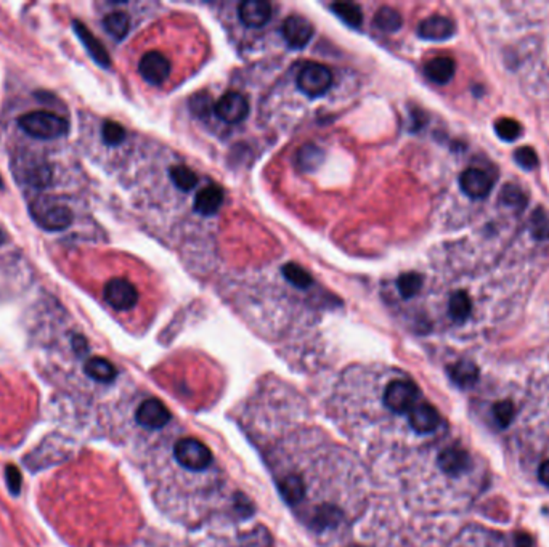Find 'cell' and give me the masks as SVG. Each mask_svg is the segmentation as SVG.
Wrapping results in <instances>:
<instances>
[{
  "mask_svg": "<svg viewBox=\"0 0 549 547\" xmlns=\"http://www.w3.org/2000/svg\"><path fill=\"white\" fill-rule=\"evenodd\" d=\"M10 166L18 184H23L24 186L42 190L52 184L53 170L44 156L34 153L15 154Z\"/></svg>",
  "mask_w": 549,
  "mask_h": 547,
  "instance_id": "obj_1",
  "label": "cell"
},
{
  "mask_svg": "<svg viewBox=\"0 0 549 547\" xmlns=\"http://www.w3.org/2000/svg\"><path fill=\"white\" fill-rule=\"evenodd\" d=\"M29 214L40 228L47 232H63L69 228L74 214L66 204L55 203L48 198H38L29 205Z\"/></svg>",
  "mask_w": 549,
  "mask_h": 547,
  "instance_id": "obj_2",
  "label": "cell"
},
{
  "mask_svg": "<svg viewBox=\"0 0 549 547\" xmlns=\"http://www.w3.org/2000/svg\"><path fill=\"white\" fill-rule=\"evenodd\" d=\"M21 129L34 138L55 140L68 133V119L48 111H33L18 119Z\"/></svg>",
  "mask_w": 549,
  "mask_h": 547,
  "instance_id": "obj_3",
  "label": "cell"
},
{
  "mask_svg": "<svg viewBox=\"0 0 549 547\" xmlns=\"http://www.w3.org/2000/svg\"><path fill=\"white\" fill-rule=\"evenodd\" d=\"M174 456H176L180 466L193 472L206 470L213 463L210 449L196 439L179 440L174 446Z\"/></svg>",
  "mask_w": 549,
  "mask_h": 547,
  "instance_id": "obj_4",
  "label": "cell"
},
{
  "mask_svg": "<svg viewBox=\"0 0 549 547\" xmlns=\"http://www.w3.org/2000/svg\"><path fill=\"white\" fill-rule=\"evenodd\" d=\"M299 90L310 98H317L328 92L333 85V72L319 63L305 64L295 79Z\"/></svg>",
  "mask_w": 549,
  "mask_h": 547,
  "instance_id": "obj_5",
  "label": "cell"
},
{
  "mask_svg": "<svg viewBox=\"0 0 549 547\" xmlns=\"http://www.w3.org/2000/svg\"><path fill=\"white\" fill-rule=\"evenodd\" d=\"M418 397L419 390L412 380L397 379L392 380L390 384L385 387L384 405L387 406L390 411L397 412V415H403V412H409L414 408Z\"/></svg>",
  "mask_w": 549,
  "mask_h": 547,
  "instance_id": "obj_6",
  "label": "cell"
},
{
  "mask_svg": "<svg viewBox=\"0 0 549 547\" xmlns=\"http://www.w3.org/2000/svg\"><path fill=\"white\" fill-rule=\"evenodd\" d=\"M103 297L108 305L119 312L134 308L138 302L135 286L124 278L110 279L103 288Z\"/></svg>",
  "mask_w": 549,
  "mask_h": 547,
  "instance_id": "obj_7",
  "label": "cell"
},
{
  "mask_svg": "<svg viewBox=\"0 0 549 547\" xmlns=\"http://www.w3.org/2000/svg\"><path fill=\"white\" fill-rule=\"evenodd\" d=\"M217 118L227 124H239L249 116V101L243 94L228 92L214 105Z\"/></svg>",
  "mask_w": 549,
  "mask_h": 547,
  "instance_id": "obj_8",
  "label": "cell"
},
{
  "mask_svg": "<svg viewBox=\"0 0 549 547\" xmlns=\"http://www.w3.org/2000/svg\"><path fill=\"white\" fill-rule=\"evenodd\" d=\"M138 71L148 84L161 85L171 76V62L161 52L153 50L143 55L138 63Z\"/></svg>",
  "mask_w": 549,
  "mask_h": 547,
  "instance_id": "obj_9",
  "label": "cell"
},
{
  "mask_svg": "<svg viewBox=\"0 0 549 547\" xmlns=\"http://www.w3.org/2000/svg\"><path fill=\"white\" fill-rule=\"evenodd\" d=\"M137 422L147 429H162L171 421V411L158 398H148L138 406L135 412Z\"/></svg>",
  "mask_w": 549,
  "mask_h": 547,
  "instance_id": "obj_10",
  "label": "cell"
},
{
  "mask_svg": "<svg viewBox=\"0 0 549 547\" xmlns=\"http://www.w3.org/2000/svg\"><path fill=\"white\" fill-rule=\"evenodd\" d=\"M460 186L466 196L472 199H484L492 191L493 180L488 177L484 170L470 167L461 174Z\"/></svg>",
  "mask_w": 549,
  "mask_h": 547,
  "instance_id": "obj_11",
  "label": "cell"
},
{
  "mask_svg": "<svg viewBox=\"0 0 549 547\" xmlns=\"http://www.w3.org/2000/svg\"><path fill=\"white\" fill-rule=\"evenodd\" d=\"M283 35H285L289 47L293 48H304L309 44L313 35V26L309 20L304 16L291 15L288 16L283 23Z\"/></svg>",
  "mask_w": 549,
  "mask_h": 547,
  "instance_id": "obj_12",
  "label": "cell"
},
{
  "mask_svg": "<svg viewBox=\"0 0 549 547\" xmlns=\"http://www.w3.org/2000/svg\"><path fill=\"white\" fill-rule=\"evenodd\" d=\"M72 28H74V33L77 34V38L82 42V45L87 48V52L90 57H92L96 63L103 68H110L111 66V58L108 55L105 45L95 38L94 33L86 26V24L81 23L79 20L72 21Z\"/></svg>",
  "mask_w": 549,
  "mask_h": 547,
  "instance_id": "obj_13",
  "label": "cell"
},
{
  "mask_svg": "<svg viewBox=\"0 0 549 547\" xmlns=\"http://www.w3.org/2000/svg\"><path fill=\"white\" fill-rule=\"evenodd\" d=\"M238 16L246 26L262 28L270 21L271 5L264 0H244L239 4Z\"/></svg>",
  "mask_w": 549,
  "mask_h": 547,
  "instance_id": "obj_14",
  "label": "cell"
},
{
  "mask_svg": "<svg viewBox=\"0 0 549 547\" xmlns=\"http://www.w3.org/2000/svg\"><path fill=\"white\" fill-rule=\"evenodd\" d=\"M455 34V24L450 18L434 15L419 23L418 35L426 40H446Z\"/></svg>",
  "mask_w": 549,
  "mask_h": 547,
  "instance_id": "obj_15",
  "label": "cell"
},
{
  "mask_svg": "<svg viewBox=\"0 0 549 547\" xmlns=\"http://www.w3.org/2000/svg\"><path fill=\"white\" fill-rule=\"evenodd\" d=\"M409 425L418 434H431L440 425L438 411L429 403L416 405L409 411Z\"/></svg>",
  "mask_w": 549,
  "mask_h": 547,
  "instance_id": "obj_16",
  "label": "cell"
},
{
  "mask_svg": "<svg viewBox=\"0 0 549 547\" xmlns=\"http://www.w3.org/2000/svg\"><path fill=\"white\" fill-rule=\"evenodd\" d=\"M438 467L442 469L445 473H448L451 477L461 475L463 472H466L469 469L470 459L468 453L461 448H446L442 453L438 454Z\"/></svg>",
  "mask_w": 549,
  "mask_h": 547,
  "instance_id": "obj_17",
  "label": "cell"
},
{
  "mask_svg": "<svg viewBox=\"0 0 549 547\" xmlns=\"http://www.w3.org/2000/svg\"><path fill=\"white\" fill-rule=\"evenodd\" d=\"M223 204V190L215 184L204 186L195 198V210L201 215H214Z\"/></svg>",
  "mask_w": 549,
  "mask_h": 547,
  "instance_id": "obj_18",
  "label": "cell"
},
{
  "mask_svg": "<svg viewBox=\"0 0 549 547\" xmlns=\"http://www.w3.org/2000/svg\"><path fill=\"white\" fill-rule=\"evenodd\" d=\"M455 62L448 57H437L426 64L424 74L429 81L436 84H448L455 76Z\"/></svg>",
  "mask_w": 549,
  "mask_h": 547,
  "instance_id": "obj_19",
  "label": "cell"
},
{
  "mask_svg": "<svg viewBox=\"0 0 549 547\" xmlns=\"http://www.w3.org/2000/svg\"><path fill=\"white\" fill-rule=\"evenodd\" d=\"M84 369H86V374L90 379H94L96 382H103V384L113 382L118 376V371L114 368V364L111 361H108L106 358H101V356L90 358V360L86 361Z\"/></svg>",
  "mask_w": 549,
  "mask_h": 547,
  "instance_id": "obj_20",
  "label": "cell"
},
{
  "mask_svg": "<svg viewBox=\"0 0 549 547\" xmlns=\"http://www.w3.org/2000/svg\"><path fill=\"white\" fill-rule=\"evenodd\" d=\"M448 374L451 380L460 387L474 385L479 379V368L472 361L461 360L448 368Z\"/></svg>",
  "mask_w": 549,
  "mask_h": 547,
  "instance_id": "obj_21",
  "label": "cell"
},
{
  "mask_svg": "<svg viewBox=\"0 0 549 547\" xmlns=\"http://www.w3.org/2000/svg\"><path fill=\"white\" fill-rule=\"evenodd\" d=\"M295 166H298L302 172H312L317 167H319L324 161V153L322 148H318L317 145L307 143L295 154Z\"/></svg>",
  "mask_w": 549,
  "mask_h": 547,
  "instance_id": "obj_22",
  "label": "cell"
},
{
  "mask_svg": "<svg viewBox=\"0 0 549 547\" xmlns=\"http://www.w3.org/2000/svg\"><path fill=\"white\" fill-rule=\"evenodd\" d=\"M103 28L113 39L123 40L130 31V18L125 11H111L103 18Z\"/></svg>",
  "mask_w": 549,
  "mask_h": 547,
  "instance_id": "obj_23",
  "label": "cell"
},
{
  "mask_svg": "<svg viewBox=\"0 0 549 547\" xmlns=\"http://www.w3.org/2000/svg\"><path fill=\"white\" fill-rule=\"evenodd\" d=\"M278 490L281 496L285 497V501L295 506L300 501H304L305 497V483L299 475H288L280 482Z\"/></svg>",
  "mask_w": 549,
  "mask_h": 547,
  "instance_id": "obj_24",
  "label": "cell"
},
{
  "mask_svg": "<svg viewBox=\"0 0 549 547\" xmlns=\"http://www.w3.org/2000/svg\"><path fill=\"white\" fill-rule=\"evenodd\" d=\"M373 23H374V26H376L378 29H381L383 33L390 34V33H397L398 29L402 28L403 18L394 9L381 7L376 11V15H374Z\"/></svg>",
  "mask_w": 549,
  "mask_h": 547,
  "instance_id": "obj_25",
  "label": "cell"
},
{
  "mask_svg": "<svg viewBox=\"0 0 549 547\" xmlns=\"http://www.w3.org/2000/svg\"><path fill=\"white\" fill-rule=\"evenodd\" d=\"M472 310V302H470L469 295L464 291H456V293L450 297L448 302V313L456 323H463L468 320Z\"/></svg>",
  "mask_w": 549,
  "mask_h": 547,
  "instance_id": "obj_26",
  "label": "cell"
},
{
  "mask_svg": "<svg viewBox=\"0 0 549 547\" xmlns=\"http://www.w3.org/2000/svg\"><path fill=\"white\" fill-rule=\"evenodd\" d=\"M281 273H283V276H285L288 281L294 286V288H298V289L312 288L313 278L310 276V273L298 264L289 262L286 265H283Z\"/></svg>",
  "mask_w": 549,
  "mask_h": 547,
  "instance_id": "obj_27",
  "label": "cell"
},
{
  "mask_svg": "<svg viewBox=\"0 0 549 547\" xmlns=\"http://www.w3.org/2000/svg\"><path fill=\"white\" fill-rule=\"evenodd\" d=\"M397 289L403 299H413L422 289V276L419 273H403L397 279Z\"/></svg>",
  "mask_w": 549,
  "mask_h": 547,
  "instance_id": "obj_28",
  "label": "cell"
},
{
  "mask_svg": "<svg viewBox=\"0 0 549 547\" xmlns=\"http://www.w3.org/2000/svg\"><path fill=\"white\" fill-rule=\"evenodd\" d=\"M331 10L341 18L344 23H347L349 26L358 28L361 21H363V15H361V10L358 5L355 4H349V2H339V4H333L331 5Z\"/></svg>",
  "mask_w": 549,
  "mask_h": 547,
  "instance_id": "obj_29",
  "label": "cell"
},
{
  "mask_svg": "<svg viewBox=\"0 0 549 547\" xmlns=\"http://www.w3.org/2000/svg\"><path fill=\"white\" fill-rule=\"evenodd\" d=\"M171 179L174 184H176L177 188H180V190L183 191H190L193 190V188L196 186L198 184V177L196 174L193 172L191 169L185 167V166H176L171 169Z\"/></svg>",
  "mask_w": 549,
  "mask_h": 547,
  "instance_id": "obj_30",
  "label": "cell"
},
{
  "mask_svg": "<svg viewBox=\"0 0 549 547\" xmlns=\"http://www.w3.org/2000/svg\"><path fill=\"white\" fill-rule=\"evenodd\" d=\"M494 130H497L498 137L504 140V142H514L516 138L521 137L522 133V125L517 123L514 119H499L497 124H494Z\"/></svg>",
  "mask_w": 549,
  "mask_h": 547,
  "instance_id": "obj_31",
  "label": "cell"
},
{
  "mask_svg": "<svg viewBox=\"0 0 549 547\" xmlns=\"http://www.w3.org/2000/svg\"><path fill=\"white\" fill-rule=\"evenodd\" d=\"M125 135H128V133H125V129L123 125L114 123V120H105L103 129H101V137H103L106 145L116 147V145H120L124 142Z\"/></svg>",
  "mask_w": 549,
  "mask_h": 547,
  "instance_id": "obj_32",
  "label": "cell"
},
{
  "mask_svg": "<svg viewBox=\"0 0 549 547\" xmlns=\"http://www.w3.org/2000/svg\"><path fill=\"white\" fill-rule=\"evenodd\" d=\"M341 512L334 506H322L317 510L315 525L318 528H329L339 524Z\"/></svg>",
  "mask_w": 549,
  "mask_h": 547,
  "instance_id": "obj_33",
  "label": "cell"
},
{
  "mask_svg": "<svg viewBox=\"0 0 549 547\" xmlns=\"http://www.w3.org/2000/svg\"><path fill=\"white\" fill-rule=\"evenodd\" d=\"M493 416L502 427H508V425L512 422V419H514V405L508 400L499 401V403L494 405Z\"/></svg>",
  "mask_w": 549,
  "mask_h": 547,
  "instance_id": "obj_34",
  "label": "cell"
},
{
  "mask_svg": "<svg viewBox=\"0 0 549 547\" xmlns=\"http://www.w3.org/2000/svg\"><path fill=\"white\" fill-rule=\"evenodd\" d=\"M502 203L509 205V208H523L527 203V198L523 196V191L521 190V188L517 186H511L508 185L503 190V194H502Z\"/></svg>",
  "mask_w": 549,
  "mask_h": 547,
  "instance_id": "obj_35",
  "label": "cell"
},
{
  "mask_svg": "<svg viewBox=\"0 0 549 547\" xmlns=\"http://www.w3.org/2000/svg\"><path fill=\"white\" fill-rule=\"evenodd\" d=\"M514 159L519 166L527 170H532L538 166V156H536L533 148H528V147L519 148L514 154Z\"/></svg>",
  "mask_w": 549,
  "mask_h": 547,
  "instance_id": "obj_36",
  "label": "cell"
},
{
  "mask_svg": "<svg viewBox=\"0 0 549 547\" xmlns=\"http://www.w3.org/2000/svg\"><path fill=\"white\" fill-rule=\"evenodd\" d=\"M5 478H7V485L9 490L11 491V495H20L21 490V473L16 469L15 466H7V470H5Z\"/></svg>",
  "mask_w": 549,
  "mask_h": 547,
  "instance_id": "obj_37",
  "label": "cell"
},
{
  "mask_svg": "<svg viewBox=\"0 0 549 547\" xmlns=\"http://www.w3.org/2000/svg\"><path fill=\"white\" fill-rule=\"evenodd\" d=\"M195 101L196 103H191V108L195 109V113L199 114V116H203V108H206V106L210 108V103H213V100H210L206 94L196 95Z\"/></svg>",
  "mask_w": 549,
  "mask_h": 547,
  "instance_id": "obj_38",
  "label": "cell"
},
{
  "mask_svg": "<svg viewBox=\"0 0 549 547\" xmlns=\"http://www.w3.org/2000/svg\"><path fill=\"white\" fill-rule=\"evenodd\" d=\"M538 477L541 480V483H545L546 486H549V461L541 464L540 470H538Z\"/></svg>",
  "mask_w": 549,
  "mask_h": 547,
  "instance_id": "obj_39",
  "label": "cell"
},
{
  "mask_svg": "<svg viewBox=\"0 0 549 547\" xmlns=\"http://www.w3.org/2000/svg\"><path fill=\"white\" fill-rule=\"evenodd\" d=\"M4 241H5V235L2 233V230H0V246L4 244Z\"/></svg>",
  "mask_w": 549,
  "mask_h": 547,
  "instance_id": "obj_40",
  "label": "cell"
},
{
  "mask_svg": "<svg viewBox=\"0 0 549 547\" xmlns=\"http://www.w3.org/2000/svg\"><path fill=\"white\" fill-rule=\"evenodd\" d=\"M0 186H2V179H0Z\"/></svg>",
  "mask_w": 549,
  "mask_h": 547,
  "instance_id": "obj_41",
  "label": "cell"
},
{
  "mask_svg": "<svg viewBox=\"0 0 549 547\" xmlns=\"http://www.w3.org/2000/svg\"><path fill=\"white\" fill-rule=\"evenodd\" d=\"M355 547H360V546H355Z\"/></svg>",
  "mask_w": 549,
  "mask_h": 547,
  "instance_id": "obj_42",
  "label": "cell"
}]
</instances>
